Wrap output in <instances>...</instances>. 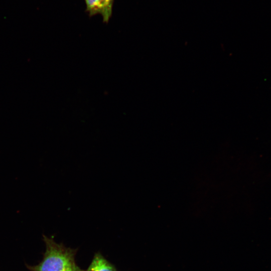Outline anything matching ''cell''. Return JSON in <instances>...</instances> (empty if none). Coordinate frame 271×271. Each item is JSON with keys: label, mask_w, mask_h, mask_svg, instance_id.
I'll return each mask as SVG.
<instances>
[{"label": "cell", "mask_w": 271, "mask_h": 271, "mask_svg": "<svg viewBox=\"0 0 271 271\" xmlns=\"http://www.w3.org/2000/svg\"><path fill=\"white\" fill-rule=\"evenodd\" d=\"M46 250L36 271H82L76 265L72 251L45 238Z\"/></svg>", "instance_id": "1"}, {"label": "cell", "mask_w": 271, "mask_h": 271, "mask_svg": "<svg viewBox=\"0 0 271 271\" xmlns=\"http://www.w3.org/2000/svg\"><path fill=\"white\" fill-rule=\"evenodd\" d=\"M86 10L90 16L99 14L107 23L112 14L113 0H85Z\"/></svg>", "instance_id": "2"}, {"label": "cell", "mask_w": 271, "mask_h": 271, "mask_svg": "<svg viewBox=\"0 0 271 271\" xmlns=\"http://www.w3.org/2000/svg\"><path fill=\"white\" fill-rule=\"evenodd\" d=\"M86 271H116L101 255L96 254Z\"/></svg>", "instance_id": "3"}]
</instances>
